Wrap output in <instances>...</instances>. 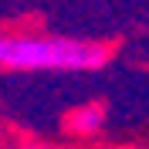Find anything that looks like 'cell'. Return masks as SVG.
Here are the masks:
<instances>
[{
  "label": "cell",
  "mask_w": 149,
  "mask_h": 149,
  "mask_svg": "<svg viewBox=\"0 0 149 149\" xmlns=\"http://www.w3.org/2000/svg\"><path fill=\"white\" fill-rule=\"evenodd\" d=\"M109 61V44L61 34H0L3 71H98Z\"/></svg>",
  "instance_id": "1"
},
{
  "label": "cell",
  "mask_w": 149,
  "mask_h": 149,
  "mask_svg": "<svg viewBox=\"0 0 149 149\" xmlns=\"http://www.w3.org/2000/svg\"><path fill=\"white\" fill-rule=\"evenodd\" d=\"M102 125H105V109L98 102H88V105H81V109H74L68 115V129L74 136H95Z\"/></svg>",
  "instance_id": "2"
},
{
  "label": "cell",
  "mask_w": 149,
  "mask_h": 149,
  "mask_svg": "<svg viewBox=\"0 0 149 149\" xmlns=\"http://www.w3.org/2000/svg\"><path fill=\"white\" fill-rule=\"evenodd\" d=\"M14 149H74V146H51V142H24V146H14Z\"/></svg>",
  "instance_id": "3"
}]
</instances>
